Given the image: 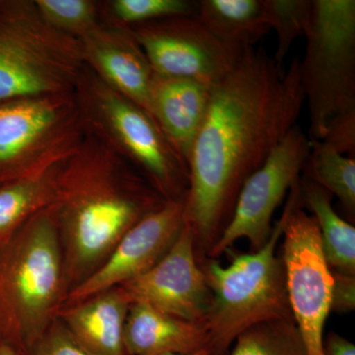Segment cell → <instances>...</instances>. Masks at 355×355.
I'll return each mask as SVG.
<instances>
[{
  "instance_id": "6da1fadb",
  "label": "cell",
  "mask_w": 355,
  "mask_h": 355,
  "mask_svg": "<svg viewBox=\"0 0 355 355\" xmlns=\"http://www.w3.org/2000/svg\"><path fill=\"white\" fill-rule=\"evenodd\" d=\"M299 60L284 70L263 46H247L232 71L211 86L184 198L200 265L227 227L245 182L297 125L305 103Z\"/></svg>"
},
{
  "instance_id": "7a4b0ae2",
  "label": "cell",
  "mask_w": 355,
  "mask_h": 355,
  "mask_svg": "<svg viewBox=\"0 0 355 355\" xmlns=\"http://www.w3.org/2000/svg\"><path fill=\"white\" fill-rule=\"evenodd\" d=\"M165 202L125 158L84 133L73 153L58 164L50 205L69 292L103 265L132 226Z\"/></svg>"
},
{
  "instance_id": "3957f363",
  "label": "cell",
  "mask_w": 355,
  "mask_h": 355,
  "mask_svg": "<svg viewBox=\"0 0 355 355\" xmlns=\"http://www.w3.org/2000/svg\"><path fill=\"white\" fill-rule=\"evenodd\" d=\"M69 292L60 235L49 207L0 247V343L31 355Z\"/></svg>"
},
{
  "instance_id": "277c9868",
  "label": "cell",
  "mask_w": 355,
  "mask_h": 355,
  "mask_svg": "<svg viewBox=\"0 0 355 355\" xmlns=\"http://www.w3.org/2000/svg\"><path fill=\"white\" fill-rule=\"evenodd\" d=\"M284 226L282 214L270 240L259 251L227 250V266L216 259H207L200 265L212 293L205 321L209 334V355H227L236 338L254 324L294 320L284 261L277 252Z\"/></svg>"
},
{
  "instance_id": "5b68a950",
  "label": "cell",
  "mask_w": 355,
  "mask_h": 355,
  "mask_svg": "<svg viewBox=\"0 0 355 355\" xmlns=\"http://www.w3.org/2000/svg\"><path fill=\"white\" fill-rule=\"evenodd\" d=\"M84 133L101 140L142 175L165 200H182L188 167L157 123L84 65L73 90Z\"/></svg>"
},
{
  "instance_id": "8992f818",
  "label": "cell",
  "mask_w": 355,
  "mask_h": 355,
  "mask_svg": "<svg viewBox=\"0 0 355 355\" xmlns=\"http://www.w3.org/2000/svg\"><path fill=\"white\" fill-rule=\"evenodd\" d=\"M83 67L78 40L51 27L35 0H0V103L73 92Z\"/></svg>"
},
{
  "instance_id": "52a82bcc",
  "label": "cell",
  "mask_w": 355,
  "mask_h": 355,
  "mask_svg": "<svg viewBox=\"0 0 355 355\" xmlns=\"http://www.w3.org/2000/svg\"><path fill=\"white\" fill-rule=\"evenodd\" d=\"M300 83L309 111L310 140L329 121L355 109V1L312 0Z\"/></svg>"
},
{
  "instance_id": "ba28073f",
  "label": "cell",
  "mask_w": 355,
  "mask_h": 355,
  "mask_svg": "<svg viewBox=\"0 0 355 355\" xmlns=\"http://www.w3.org/2000/svg\"><path fill=\"white\" fill-rule=\"evenodd\" d=\"M83 137L73 92L0 103V184L58 164Z\"/></svg>"
},
{
  "instance_id": "9c48e42d",
  "label": "cell",
  "mask_w": 355,
  "mask_h": 355,
  "mask_svg": "<svg viewBox=\"0 0 355 355\" xmlns=\"http://www.w3.org/2000/svg\"><path fill=\"white\" fill-rule=\"evenodd\" d=\"M297 184L289 191L282 212L284 239L279 254L292 316L308 355H324V329L331 313L333 277L324 259L319 226L301 207Z\"/></svg>"
},
{
  "instance_id": "30bf717a",
  "label": "cell",
  "mask_w": 355,
  "mask_h": 355,
  "mask_svg": "<svg viewBox=\"0 0 355 355\" xmlns=\"http://www.w3.org/2000/svg\"><path fill=\"white\" fill-rule=\"evenodd\" d=\"M309 150V137L298 125H294L245 182L232 218L207 259L217 260L239 239L249 241L251 252L265 246L272 235L273 214L297 183Z\"/></svg>"
},
{
  "instance_id": "8fae6325",
  "label": "cell",
  "mask_w": 355,
  "mask_h": 355,
  "mask_svg": "<svg viewBox=\"0 0 355 355\" xmlns=\"http://www.w3.org/2000/svg\"><path fill=\"white\" fill-rule=\"evenodd\" d=\"M154 73L214 85L232 71L246 48L217 39L197 15L128 26Z\"/></svg>"
},
{
  "instance_id": "7c38bea8",
  "label": "cell",
  "mask_w": 355,
  "mask_h": 355,
  "mask_svg": "<svg viewBox=\"0 0 355 355\" xmlns=\"http://www.w3.org/2000/svg\"><path fill=\"white\" fill-rule=\"evenodd\" d=\"M132 302H144L180 319L205 324L212 293L196 254L191 228L153 268L120 286Z\"/></svg>"
},
{
  "instance_id": "4fadbf2b",
  "label": "cell",
  "mask_w": 355,
  "mask_h": 355,
  "mask_svg": "<svg viewBox=\"0 0 355 355\" xmlns=\"http://www.w3.org/2000/svg\"><path fill=\"white\" fill-rule=\"evenodd\" d=\"M184 225V198L166 200L162 207L144 217L123 235L103 265L69 292L62 307L120 286L148 272L171 249Z\"/></svg>"
},
{
  "instance_id": "5bb4252c",
  "label": "cell",
  "mask_w": 355,
  "mask_h": 355,
  "mask_svg": "<svg viewBox=\"0 0 355 355\" xmlns=\"http://www.w3.org/2000/svg\"><path fill=\"white\" fill-rule=\"evenodd\" d=\"M78 41L84 65L149 114L154 71L130 28L103 16Z\"/></svg>"
},
{
  "instance_id": "9a60e30c",
  "label": "cell",
  "mask_w": 355,
  "mask_h": 355,
  "mask_svg": "<svg viewBox=\"0 0 355 355\" xmlns=\"http://www.w3.org/2000/svg\"><path fill=\"white\" fill-rule=\"evenodd\" d=\"M211 86L190 78L154 73L149 94V114L188 167V159L202 127Z\"/></svg>"
},
{
  "instance_id": "2e32d148",
  "label": "cell",
  "mask_w": 355,
  "mask_h": 355,
  "mask_svg": "<svg viewBox=\"0 0 355 355\" xmlns=\"http://www.w3.org/2000/svg\"><path fill=\"white\" fill-rule=\"evenodd\" d=\"M132 300L121 286L64 306L58 318L74 342L90 355H127L125 328Z\"/></svg>"
},
{
  "instance_id": "e0dca14e",
  "label": "cell",
  "mask_w": 355,
  "mask_h": 355,
  "mask_svg": "<svg viewBox=\"0 0 355 355\" xmlns=\"http://www.w3.org/2000/svg\"><path fill=\"white\" fill-rule=\"evenodd\" d=\"M203 323L186 321L144 302H132L125 328L127 355H190L207 350Z\"/></svg>"
},
{
  "instance_id": "ac0fdd59",
  "label": "cell",
  "mask_w": 355,
  "mask_h": 355,
  "mask_svg": "<svg viewBox=\"0 0 355 355\" xmlns=\"http://www.w3.org/2000/svg\"><path fill=\"white\" fill-rule=\"evenodd\" d=\"M301 207L309 210L321 232L324 259L330 270L355 275V228L333 207L334 196L301 176L297 184Z\"/></svg>"
},
{
  "instance_id": "d6986e66",
  "label": "cell",
  "mask_w": 355,
  "mask_h": 355,
  "mask_svg": "<svg viewBox=\"0 0 355 355\" xmlns=\"http://www.w3.org/2000/svg\"><path fill=\"white\" fill-rule=\"evenodd\" d=\"M197 16L217 39L242 48L256 46L270 31L263 0H202Z\"/></svg>"
},
{
  "instance_id": "ffe728a7",
  "label": "cell",
  "mask_w": 355,
  "mask_h": 355,
  "mask_svg": "<svg viewBox=\"0 0 355 355\" xmlns=\"http://www.w3.org/2000/svg\"><path fill=\"white\" fill-rule=\"evenodd\" d=\"M60 162L30 176L0 184V247L35 214L50 207Z\"/></svg>"
},
{
  "instance_id": "44dd1931",
  "label": "cell",
  "mask_w": 355,
  "mask_h": 355,
  "mask_svg": "<svg viewBox=\"0 0 355 355\" xmlns=\"http://www.w3.org/2000/svg\"><path fill=\"white\" fill-rule=\"evenodd\" d=\"M301 176L336 197L350 216L355 214V158L338 153L323 140H310Z\"/></svg>"
},
{
  "instance_id": "7402d4cb",
  "label": "cell",
  "mask_w": 355,
  "mask_h": 355,
  "mask_svg": "<svg viewBox=\"0 0 355 355\" xmlns=\"http://www.w3.org/2000/svg\"><path fill=\"white\" fill-rule=\"evenodd\" d=\"M227 355H308L294 320L254 324L236 338Z\"/></svg>"
},
{
  "instance_id": "603a6c76",
  "label": "cell",
  "mask_w": 355,
  "mask_h": 355,
  "mask_svg": "<svg viewBox=\"0 0 355 355\" xmlns=\"http://www.w3.org/2000/svg\"><path fill=\"white\" fill-rule=\"evenodd\" d=\"M263 17L277 33L273 60L282 64L294 41L305 36L312 13V0H263Z\"/></svg>"
},
{
  "instance_id": "cb8c5ba5",
  "label": "cell",
  "mask_w": 355,
  "mask_h": 355,
  "mask_svg": "<svg viewBox=\"0 0 355 355\" xmlns=\"http://www.w3.org/2000/svg\"><path fill=\"white\" fill-rule=\"evenodd\" d=\"M101 3L105 18L125 26L198 12V1L191 0H107Z\"/></svg>"
},
{
  "instance_id": "d4e9b609",
  "label": "cell",
  "mask_w": 355,
  "mask_h": 355,
  "mask_svg": "<svg viewBox=\"0 0 355 355\" xmlns=\"http://www.w3.org/2000/svg\"><path fill=\"white\" fill-rule=\"evenodd\" d=\"M44 19L58 31L79 40L102 21L101 1L35 0Z\"/></svg>"
},
{
  "instance_id": "484cf974",
  "label": "cell",
  "mask_w": 355,
  "mask_h": 355,
  "mask_svg": "<svg viewBox=\"0 0 355 355\" xmlns=\"http://www.w3.org/2000/svg\"><path fill=\"white\" fill-rule=\"evenodd\" d=\"M321 140L338 153L355 158V109L334 116Z\"/></svg>"
},
{
  "instance_id": "4316f807",
  "label": "cell",
  "mask_w": 355,
  "mask_h": 355,
  "mask_svg": "<svg viewBox=\"0 0 355 355\" xmlns=\"http://www.w3.org/2000/svg\"><path fill=\"white\" fill-rule=\"evenodd\" d=\"M31 355H90L79 347L62 322L51 323L43 338L37 343Z\"/></svg>"
},
{
  "instance_id": "83f0119b",
  "label": "cell",
  "mask_w": 355,
  "mask_h": 355,
  "mask_svg": "<svg viewBox=\"0 0 355 355\" xmlns=\"http://www.w3.org/2000/svg\"><path fill=\"white\" fill-rule=\"evenodd\" d=\"M333 291H331V312L349 313L355 308V275L331 270Z\"/></svg>"
},
{
  "instance_id": "f1b7e54d",
  "label": "cell",
  "mask_w": 355,
  "mask_h": 355,
  "mask_svg": "<svg viewBox=\"0 0 355 355\" xmlns=\"http://www.w3.org/2000/svg\"><path fill=\"white\" fill-rule=\"evenodd\" d=\"M324 355H355V345L347 338L331 331L324 338Z\"/></svg>"
},
{
  "instance_id": "f546056e",
  "label": "cell",
  "mask_w": 355,
  "mask_h": 355,
  "mask_svg": "<svg viewBox=\"0 0 355 355\" xmlns=\"http://www.w3.org/2000/svg\"><path fill=\"white\" fill-rule=\"evenodd\" d=\"M0 355H21L17 350L14 349L10 345L0 343Z\"/></svg>"
},
{
  "instance_id": "4dcf8cb0",
  "label": "cell",
  "mask_w": 355,
  "mask_h": 355,
  "mask_svg": "<svg viewBox=\"0 0 355 355\" xmlns=\"http://www.w3.org/2000/svg\"><path fill=\"white\" fill-rule=\"evenodd\" d=\"M168 355H176V354H168ZM190 355H209V352L207 349H203L202 352H197V354H190Z\"/></svg>"
}]
</instances>
